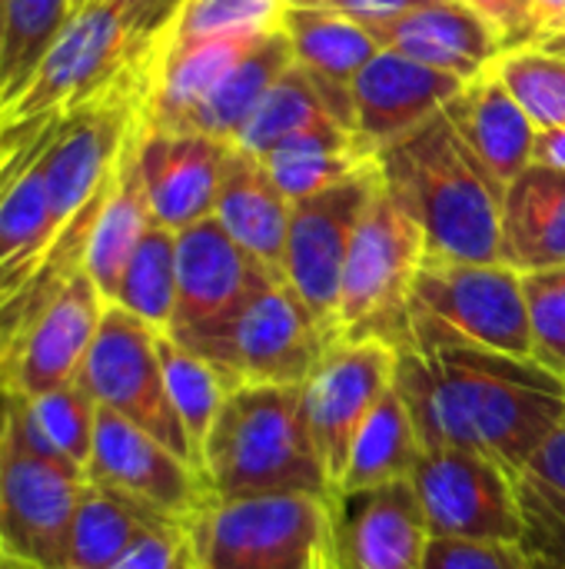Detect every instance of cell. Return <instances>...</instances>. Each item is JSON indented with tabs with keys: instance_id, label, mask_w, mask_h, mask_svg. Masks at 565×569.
<instances>
[{
	"instance_id": "obj_24",
	"label": "cell",
	"mask_w": 565,
	"mask_h": 569,
	"mask_svg": "<svg viewBox=\"0 0 565 569\" xmlns=\"http://www.w3.org/2000/svg\"><path fill=\"white\" fill-rule=\"evenodd\" d=\"M323 120H336V123L356 130L353 93L346 83L326 80L296 60L273 80V87L253 107L246 123L236 130L233 147L263 157L286 137H293L313 123H323Z\"/></svg>"
},
{
	"instance_id": "obj_53",
	"label": "cell",
	"mask_w": 565,
	"mask_h": 569,
	"mask_svg": "<svg viewBox=\"0 0 565 569\" xmlns=\"http://www.w3.org/2000/svg\"><path fill=\"white\" fill-rule=\"evenodd\" d=\"M7 567V557H3V553H0V569Z\"/></svg>"
},
{
	"instance_id": "obj_5",
	"label": "cell",
	"mask_w": 565,
	"mask_h": 569,
	"mask_svg": "<svg viewBox=\"0 0 565 569\" xmlns=\"http://www.w3.org/2000/svg\"><path fill=\"white\" fill-rule=\"evenodd\" d=\"M170 337L233 387H300L333 343L286 280H266L223 317Z\"/></svg>"
},
{
	"instance_id": "obj_30",
	"label": "cell",
	"mask_w": 565,
	"mask_h": 569,
	"mask_svg": "<svg viewBox=\"0 0 565 569\" xmlns=\"http://www.w3.org/2000/svg\"><path fill=\"white\" fill-rule=\"evenodd\" d=\"M280 27L303 67L346 87L383 50L370 27L310 0H290Z\"/></svg>"
},
{
	"instance_id": "obj_26",
	"label": "cell",
	"mask_w": 565,
	"mask_h": 569,
	"mask_svg": "<svg viewBox=\"0 0 565 569\" xmlns=\"http://www.w3.org/2000/svg\"><path fill=\"white\" fill-rule=\"evenodd\" d=\"M293 63H296V53L283 27L256 37L246 47V53L216 80V87L193 107V113L183 120L176 133H206V137L233 143L236 130L246 123L253 107L263 100L273 80Z\"/></svg>"
},
{
	"instance_id": "obj_25",
	"label": "cell",
	"mask_w": 565,
	"mask_h": 569,
	"mask_svg": "<svg viewBox=\"0 0 565 569\" xmlns=\"http://www.w3.org/2000/svg\"><path fill=\"white\" fill-rule=\"evenodd\" d=\"M503 263L519 273L565 267V170L533 160L506 187Z\"/></svg>"
},
{
	"instance_id": "obj_28",
	"label": "cell",
	"mask_w": 565,
	"mask_h": 569,
	"mask_svg": "<svg viewBox=\"0 0 565 569\" xmlns=\"http://www.w3.org/2000/svg\"><path fill=\"white\" fill-rule=\"evenodd\" d=\"M253 40L213 37V40L170 43L153 77V87L143 107V123L153 130L176 133L183 120L193 113V107L216 87V80L246 53Z\"/></svg>"
},
{
	"instance_id": "obj_3",
	"label": "cell",
	"mask_w": 565,
	"mask_h": 569,
	"mask_svg": "<svg viewBox=\"0 0 565 569\" xmlns=\"http://www.w3.org/2000/svg\"><path fill=\"white\" fill-rule=\"evenodd\" d=\"M380 170L390 197L420 223L426 253L503 263L506 183L466 147L443 110L383 147Z\"/></svg>"
},
{
	"instance_id": "obj_38",
	"label": "cell",
	"mask_w": 565,
	"mask_h": 569,
	"mask_svg": "<svg viewBox=\"0 0 565 569\" xmlns=\"http://www.w3.org/2000/svg\"><path fill=\"white\" fill-rule=\"evenodd\" d=\"M290 0H186L176 17L173 43L213 37H263L280 30Z\"/></svg>"
},
{
	"instance_id": "obj_36",
	"label": "cell",
	"mask_w": 565,
	"mask_h": 569,
	"mask_svg": "<svg viewBox=\"0 0 565 569\" xmlns=\"http://www.w3.org/2000/svg\"><path fill=\"white\" fill-rule=\"evenodd\" d=\"M493 70L529 113L536 130L565 127V53L546 50L539 43L503 50Z\"/></svg>"
},
{
	"instance_id": "obj_2",
	"label": "cell",
	"mask_w": 565,
	"mask_h": 569,
	"mask_svg": "<svg viewBox=\"0 0 565 569\" xmlns=\"http://www.w3.org/2000/svg\"><path fill=\"white\" fill-rule=\"evenodd\" d=\"M186 0H97L73 7L27 90L0 110V127H27L123 87H153Z\"/></svg>"
},
{
	"instance_id": "obj_18",
	"label": "cell",
	"mask_w": 565,
	"mask_h": 569,
	"mask_svg": "<svg viewBox=\"0 0 565 569\" xmlns=\"http://www.w3.org/2000/svg\"><path fill=\"white\" fill-rule=\"evenodd\" d=\"M463 77L426 67L396 50H380L350 83L356 130L380 153L436 117L460 90Z\"/></svg>"
},
{
	"instance_id": "obj_49",
	"label": "cell",
	"mask_w": 565,
	"mask_h": 569,
	"mask_svg": "<svg viewBox=\"0 0 565 569\" xmlns=\"http://www.w3.org/2000/svg\"><path fill=\"white\" fill-rule=\"evenodd\" d=\"M546 50H556V53H565V40H553V43H539Z\"/></svg>"
},
{
	"instance_id": "obj_12",
	"label": "cell",
	"mask_w": 565,
	"mask_h": 569,
	"mask_svg": "<svg viewBox=\"0 0 565 569\" xmlns=\"http://www.w3.org/2000/svg\"><path fill=\"white\" fill-rule=\"evenodd\" d=\"M87 470L0 433V553L27 569H67Z\"/></svg>"
},
{
	"instance_id": "obj_1",
	"label": "cell",
	"mask_w": 565,
	"mask_h": 569,
	"mask_svg": "<svg viewBox=\"0 0 565 569\" xmlns=\"http://www.w3.org/2000/svg\"><path fill=\"white\" fill-rule=\"evenodd\" d=\"M403 393L423 447H463L516 477L565 420V380L533 357L470 343L396 350Z\"/></svg>"
},
{
	"instance_id": "obj_32",
	"label": "cell",
	"mask_w": 565,
	"mask_h": 569,
	"mask_svg": "<svg viewBox=\"0 0 565 569\" xmlns=\"http://www.w3.org/2000/svg\"><path fill=\"white\" fill-rule=\"evenodd\" d=\"M519 500L526 517L523 550L565 567V420L523 467Z\"/></svg>"
},
{
	"instance_id": "obj_9",
	"label": "cell",
	"mask_w": 565,
	"mask_h": 569,
	"mask_svg": "<svg viewBox=\"0 0 565 569\" xmlns=\"http://www.w3.org/2000/svg\"><path fill=\"white\" fill-rule=\"evenodd\" d=\"M23 290L30 297L0 360V387L37 397L77 380L107 300L83 267L57 280H30Z\"/></svg>"
},
{
	"instance_id": "obj_52",
	"label": "cell",
	"mask_w": 565,
	"mask_h": 569,
	"mask_svg": "<svg viewBox=\"0 0 565 569\" xmlns=\"http://www.w3.org/2000/svg\"><path fill=\"white\" fill-rule=\"evenodd\" d=\"M3 569H27V567H17V563H10V560H7V567Z\"/></svg>"
},
{
	"instance_id": "obj_35",
	"label": "cell",
	"mask_w": 565,
	"mask_h": 569,
	"mask_svg": "<svg viewBox=\"0 0 565 569\" xmlns=\"http://www.w3.org/2000/svg\"><path fill=\"white\" fill-rule=\"evenodd\" d=\"M123 310L140 317L157 333H167L176 310V233L153 223L133 250L120 290L113 297Z\"/></svg>"
},
{
	"instance_id": "obj_16",
	"label": "cell",
	"mask_w": 565,
	"mask_h": 569,
	"mask_svg": "<svg viewBox=\"0 0 565 569\" xmlns=\"http://www.w3.org/2000/svg\"><path fill=\"white\" fill-rule=\"evenodd\" d=\"M270 273L250 250H243L216 217L176 230V310L167 333H183L233 310Z\"/></svg>"
},
{
	"instance_id": "obj_41",
	"label": "cell",
	"mask_w": 565,
	"mask_h": 569,
	"mask_svg": "<svg viewBox=\"0 0 565 569\" xmlns=\"http://www.w3.org/2000/svg\"><path fill=\"white\" fill-rule=\"evenodd\" d=\"M110 569H196V553L190 527L170 523L147 533L130 553H123Z\"/></svg>"
},
{
	"instance_id": "obj_22",
	"label": "cell",
	"mask_w": 565,
	"mask_h": 569,
	"mask_svg": "<svg viewBox=\"0 0 565 569\" xmlns=\"http://www.w3.org/2000/svg\"><path fill=\"white\" fill-rule=\"evenodd\" d=\"M466 147L509 187L529 163L536 143V123L500 80L493 63L463 83V90L443 107Z\"/></svg>"
},
{
	"instance_id": "obj_33",
	"label": "cell",
	"mask_w": 565,
	"mask_h": 569,
	"mask_svg": "<svg viewBox=\"0 0 565 569\" xmlns=\"http://www.w3.org/2000/svg\"><path fill=\"white\" fill-rule=\"evenodd\" d=\"M157 350H160V367H163L170 403H173V410H176V417L183 423V433H186V440L193 447V457L200 463V473H203V443H206V437H210V430L216 423V413H220L223 400L236 387L210 360L186 350L170 333L157 337Z\"/></svg>"
},
{
	"instance_id": "obj_11",
	"label": "cell",
	"mask_w": 565,
	"mask_h": 569,
	"mask_svg": "<svg viewBox=\"0 0 565 569\" xmlns=\"http://www.w3.org/2000/svg\"><path fill=\"white\" fill-rule=\"evenodd\" d=\"M410 480L433 540H493L523 547L526 517L519 477L500 460L463 447H423Z\"/></svg>"
},
{
	"instance_id": "obj_13",
	"label": "cell",
	"mask_w": 565,
	"mask_h": 569,
	"mask_svg": "<svg viewBox=\"0 0 565 569\" xmlns=\"http://www.w3.org/2000/svg\"><path fill=\"white\" fill-rule=\"evenodd\" d=\"M383 190L380 157L350 173L346 180L293 200L290 230H286V283L303 297L323 330L336 340V307H340V280L350 257V243L356 227L376 193Z\"/></svg>"
},
{
	"instance_id": "obj_21",
	"label": "cell",
	"mask_w": 565,
	"mask_h": 569,
	"mask_svg": "<svg viewBox=\"0 0 565 569\" xmlns=\"http://www.w3.org/2000/svg\"><path fill=\"white\" fill-rule=\"evenodd\" d=\"M290 207V197L276 187L266 163L256 153H246L230 143L223 157L213 217L243 250H250L270 273L283 280Z\"/></svg>"
},
{
	"instance_id": "obj_42",
	"label": "cell",
	"mask_w": 565,
	"mask_h": 569,
	"mask_svg": "<svg viewBox=\"0 0 565 569\" xmlns=\"http://www.w3.org/2000/svg\"><path fill=\"white\" fill-rule=\"evenodd\" d=\"M470 10H476L503 40L506 50L516 47H533L539 43L536 37V23H533V10L529 0H463Z\"/></svg>"
},
{
	"instance_id": "obj_37",
	"label": "cell",
	"mask_w": 565,
	"mask_h": 569,
	"mask_svg": "<svg viewBox=\"0 0 565 569\" xmlns=\"http://www.w3.org/2000/svg\"><path fill=\"white\" fill-rule=\"evenodd\" d=\"M27 407H30V420L37 427L43 450L87 470L90 453H93L97 410H100L93 397L73 380L57 390L27 397Z\"/></svg>"
},
{
	"instance_id": "obj_27",
	"label": "cell",
	"mask_w": 565,
	"mask_h": 569,
	"mask_svg": "<svg viewBox=\"0 0 565 569\" xmlns=\"http://www.w3.org/2000/svg\"><path fill=\"white\" fill-rule=\"evenodd\" d=\"M380 153L366 143V137L360 130H350L336 120H323V123H313V127L286 137L260 160L266 163L276 187L293 203V200H303L310 193H320V190L346 180L350 173H356L360 167H366Z\"/></svg>"
},
{
	"instance_id": "obj_7",
	"label": "cell",
	"mask_w": 565,
	"mask_h": 569,
	"mask_svg": "<svg viewBox=\"0 0 565 569\" xmlns=\"http://www.w3.org/2000/svg\"><path fill=\"white\" fill-rule=\"evenodd\" d=\"M426 257L420 223L390 197L386 183L363 213L340 280L336 340H383L410 347V290Z\"/></svg>"
},
{
	"instance_id": "obj_48",
	"label": "cell",
	"mask_w": 565,
	"mask_h": 569,
	"mask_svg": "<svg viewBox=\"0 0 565 569\" xmlns=\"http://www.w3.org/2000/svg\"><path fill=\"white\" fill-rule=\"evenodd\" d=\"M529 569H565L563 563H553V560H546V557H536V553H529Z\"/></svg>"
},
{
	"instance_id": "obj_4",
	"label": "cell",
	"mask_w": 565,
	"mask_h": 569,
	"mask_svg": "<svg viewBox=\"0 0 565 569\" xmlns=\"http://www.w3.org/2000/svg\"><path fill=\"white\" fill-rule=\"evenodd\" d=\"M203 477L216 500L316 493L336 497L316 457L300 387H236L203 443Z\"/></svg>"
},
{
	"instance_id": "obj_6",
	"label": "cell",
	"mask_w": 565,
	"mask_h": 569,
	"mask_svg": "<svg viewBox=\"0 0 565 569\" xmlns=\"http://www.w3.org/2000/svg\"><path fill=\"white\" fill-rule=\"evenodd\" d=\"M406 313L410 347L470 343L533 357L523 273L506 263H470L426 253L416 270Z\"/></svg>"
},
{
	"instance_id": "obj_10",
	"label": "cell",
	"mask_w": 565,
	"mask_h": 569,
	"mask_svg": "<svg viewBox=\"0 0 565 569\" xmlns=\"http://www.w3.org/2000/svg\"><path fill=\"white\" fill-rule=\"evenodd\" d=\"M157 337L160 333L140 317H133L120 303H107L97 337L77 373V383L93 397L97 407L130 420L133 427H140L200 470L167 393Z\"/></svg>"
},
{
	"instance_id": "obj_34",
	"label": "cell",
	"mask_w": 565,
	"mask_h": 569,
	"mask_svg": "<svg viewBox=\"0 0 565 569\" xmlns=\"http://www.w3.org/2000/svg\"><path fill=\"white\" fill-rule=\"evenodd\" d=\"M73 0H3L0 110H7L37 73L43 53L63 30Z\"/></svg>"
},
{
	"instance_id": "obj_8",
	"label": "cell",
	"mask_w": 565,
	"mask_h": 569,
	"mask_svg": "<svg viewBox=\"0 0 565 569\" xmlns=\"http://www.w3.org/2000/svg\"><path fill=\"white\" fill-rule=\"evenodd\" d=\"M336 527V497L213 500L193 523L196 569H310Z\"/></svg>"
},
{
	"instance_id": "obj_31",
	"label": "cell",
	"mask_w": 565,
	"mask_h": 569,
	"mask_svg": "<svg viewBox=\"0 0 565 569\" xmlns=\"http://www.w3.org/2000/svg\"><path fill=\"white\" fill-rule=\"evenodd\" d=\"M420 453H423V437L416 430V420H413L403 393L393 383L386 390V397L376 403V410L366 417L363 430L356 433V443L350 450V463H346L336 497L383 487L393 480H410Z\"/></svg>"
},
{
	"instance_id": "obj_29",
	"label": "cell",
	"mask_w": 565,
	"mask_h": 569,
	"mask_svg": "<svg viewBox=\"0 0 565 569\" xmlns=\"http://www.w3.org/2000/svg\"><path fill=\"white\" fill-rule=\"evenodd\" d=\"M170 523H176V520L157 513L153 507L140 503L113 487L87 480V490H83L77 517H73L67 569H110L147 533L170 527Z\"/></svg>"
},
{
	"instance_id": "obj_14",
	"label": "cell",
	"mask_w": 565,
	"mask_h": 569,
	"mask_svg": "<svg viewBox=\"0 0 565 569\" xmlns=\"http://www.w3.org/2000/svg\"><path fill=\"white\" fill-rule=\"evenodd\" d=\"M396 380V350L383 340H333L303 380V413L333 493L366 417Z\"/></svg>"
},
{
	"instance_id": "obj_40",
	"label": "cell",
	"mask_w": 565,
	"mask_h": 569,
	"mask_svg": "<svg viewBox=\"0 0 565 569\" xmlns=\"http://www.w3.org/2000/svg\"><path fill=\"white\" fill-rule=\"evenodd\" d=\"M423 569H529V553L519 543L430 540Z\"/></svg>"
},
{
	"instance_id": "obj_50",
	"label": "cell",
	"mask_w": 565,
	"mask_h": 569,
	"mask_svg": "<svg viewBox=\"0 0 565 569\" xmlns=\"http://www.w3.org/2000/svg\"><path fill=\"white\" fill-rule=\"evenodd\" d=\"M0 50H3V0H0Z\"/></svg>"
},
{
	"instance_id": "obj_15",
	"label": "cell",
	"mask_w": 565,
	"mask_h": 569,
	"mask_svg": "<svg viewBox=\"0 0 565 569\" xmlns=\"http://www.w3.org/2000/svg\"><path fill=\"white\" fill-rule=\"evenodd\" d=\"M87 480L113 487L186 527L216 500L206 477L190 460L103 407L97 410Z\"/></svg>"
},
{
	"instance_id": "obj_19",
	"label": "cell",
	"mask_w": 565,
	"mask_h": 569,
	"mask_svg": "<svg viewBox=\"0 0 565 569\" xmlns=\"http://www.w3.org/2000/svg\"><path fill=\"white\" fill-rule=\"evenodd\" d=\"M226 140L206 133H170L140 123V173L153 220L173 233L213 217Z\"/></svg>"
},
{
	"instance_id": "obj_20",
	"label": "cell",
	"mask_w": 565,
	"mask_h": 569,
	"mask_svg": "<svg viewBox=\"0 0 565 569\" xmlns=\"http://www.w3.org/2000/svg\"><path fill=\"white\" fill-rule=\"evenodd\" d=\"M370 30L383 50H396L463 80L483 73L506 50L500 33L463 0H440Z\"/></svg>"
},
{
	"instance_id": "obj_44",
	"label": "cell",
	"mask_w": 565,
	"mask_h": 569,
	"mask_svg": "<svg viewBox=\"0 0 565 569\" xmlns=\"http://www.w3.org/2000/svg\"><path fill=\"white\" fill-rule=\"evenodd\" d=\"M539 43L565 40V0H529Z\"/></svg>"
},
{
	"instance_id": "obj_45",
	"label": "cell",
	"mask_w": 565,
	"mask_h": 569,
	"mask_svg": "<svg viewBox=\"0 0 565 569\" xmlns=\"http://www.w3.org/2000/svg\"><path fill=\"white\" fill-rule=\"evenodd\" d=\"M60 117H63V113H53V117L40 120V123H37L33 130H30V137H27V140H23V143L17 147V153H13V157H10V160H7V163L0 167V190H3V187L10 183V177H13V173H17V170H20V167H23V163L30 160V153H33V150H37V147L43 143V137H47V133H50V130H53V127L60 123Z\"/></svg>"
},
{
	"instance_id": "obj_51",
	"label": "cell",
	"mask_w": 565,
	"mask_h": 569,
	"mask_svg": "<svg viewBox=\"0 0 565 569\" xmlns=\"http://www.w3.org/2000/svg\"><path fill=\"white\" fill-rule=\"evenodd\" d=\"M83 3H97V0H73V7H83Z\"/></svg>"
},
{
	"instance_id": "obj_47",
	"label": "cell",
	"mask_w": 565,
	"mask_h": 569,
	"mask_svg": "<svg viewBox=\"0 0 565 569\" xmlns=\"http://www.w3.org/2000/svg\"><path fill=\"white\" fill-rule=\"evenodd\" d=\"M310 569H350L346 560H343V553H340V543H336V527H333V537L323 543V550L316 553V560H313Z\"/></svg>"
},
{
	"instance_id": "obj_39",
	"label": "cell",
	"mask_w": 565,
	"mask_h": 569,
	"mask_svg": "<svg viewBox=\"0 0 565 569\" xmlns=\"http://www.w3.org/2000/svg\"><path fill=\"white\" fill-rule=\"evenodd\" d=\"M533 360L565 380V267L523 273Z\"/></svg>"
},
{
	"instance_id": "obj_23",
	"label": "cell",
	"mask_w": 565,
	"mask_h": 569,
	"mask_svg": "<svg viewBox=\"0 0 565 569\" xmlns=\"http://www.w3.org/2000/svg\"><path fill=\"white\" fill-rule=\"evenodd\" d=\"M140 123L120 150L107 197L97 210V220H93V227L87 233V247H83V273L93 280V287L100 290V297L107 303H113L123 270H127L133 250L140 247L143 233L157 223L153 210H150L147 187H143V173H140V153H137Z\"/></svg>"
},
{
	"instance_id": "obj_17",
	"label": "cell",
	"mask_w": 565,
	"mask_h": 569,
	"mask_svg": "<svg viewBox=\"0 0 565 569\" xmlns=\"http://www.w3.org/2000/svg\"><path fill=\"white\" fill-rule=\"evenodd\" d=\"M430 540L413 480L336 497V543L350 569H423Z\"/></svg>"
},
{
	"instance_id": "obj_46",
	"label": "cell",
	"mask_w": 565,
	"mask_h": 569,
	"mask_svg": "<svg viewBox=\"0 0 565 569\" xmlns=\"http://www.w3.org/2000/svg\"><path fill=\"white\" fill-rule=\"evenodd\" d=\"M533 160L536 163H546V167L565 170V127H553V130H539L536 133Z\"/></svg>"
},
{
	"instance_id": "obj_43",
	"label": "cell",
	"mask_w": 565,
	"mask_h": 569,
	"mask_svg": "<svg viewBox=\"0 0 565 569\" xmlns=\"http://www.w3.org/2000/svg\"><path fill=\"white\" fill-rule=\"evenodd\" d=\"M310 3H323L330 10H340L363 27H376V23H386L393 17H403L410 10H420V7H430L440 0H310Z\"/></svg>"
}]
</instances>
